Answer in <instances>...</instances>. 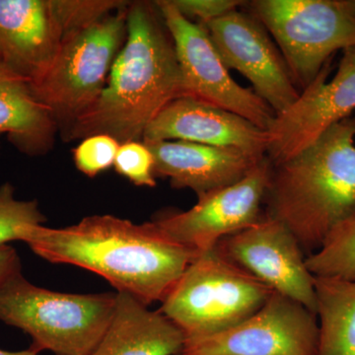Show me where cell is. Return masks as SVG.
Segmentation results:
<instances>
[{"label":"cell","mask_w":355,"mask_h":355,"mask_svg":"<svg viewBox=\"0 0 355 355\" xmlns=\"http://www.w3.org/2000/svg\"><path fill=\"white\" fill-rule=\"evenodd\" d=\"M144 142L153 153L155 177L167 178L173 188L191 189L197 196L238 183L266 157L182 140Z\"/></svg>","instance_id":"cell-16"},{"label":"cell","mask_w":355,"mask_h":355,"mask_svg":"<svg viewBox=\"0 0 355 355\" xmlns=\"http://www.w3.org/2000/svg\"><path fill=\"white\" fill-rule=\"evenodd\" d=\"M272 293L214 247L191 261L161 302L160 311L183 331L187 340L205 338L249 319Z\"/></svg>","instance_id":"cell-5"},{"label":"cell","mask_w":355,"mask_h":355,"mask_svg":"<svg viewBox=\"0 0 355 355\" xmlns=\"http://www.w3.org/2000/svg\"><path fill=\"white\" fill-rule=\"evenodd\" d=\"M318 355H355V282L315 277Z\"/></svg>","instance_id":"cell-19"},{"label":"cell","mask_w":355,"mask_h":355,"mask_svg":"<svg viewBox=\"0 0 355 355\" xmlns=\"http://www.w3.org/2000/svg\"><path fill=\"white\" fill-rule=\"evenodd\" d=\"M270 170L272 162L266 156L238 183L198 196L191 209L162 214L153 222L172 240L195 253L209 251L224 237L263 218L261 207Z\"/></svg>","instance_id":"cell-9"},{"label":"cell","mask_w":355,"mask_h":355,"mask_svg":"<svg viewBox=\"0 0 355 355\" xmlns=\"http://www.w3.org/2000/svg\"><path fill=\"white\" fill-rule=\"evenodd\" d=\"M114 169L135 186H156L153 153L144 141L121 144L114 163Z\"/></svg>","instance_id":"cell-24"},{"label":"cell","mask_w":355,"mask_h":355,"mask_svg":"<svg viewBox=\"0 0 355 355\" xmlns=\"http://www.w3.org/2000/svg\"><path fill=\"white\" fill-rule=\"evenodd\" d=\"M25 243L44 260L97 273L146 306L162 302L198 256L153 221L112 216L85 217L65 228L40 226Z\"/></svg>","instance_id":"cell-1"},{"label":"cell","mask_w":355,"mask_h":355,"mask_svg":"<svg viewBox=\"0 0 355 355\" xmlns=\"http://www.w3.org/2000/svg\"><path fill=\"white\" fill-rule=\"evenodd\" d=\"M127 38L106 86L65 141L107 135L120 144L142 141L151 121L184 97L174 42L155 1L130 2Z\"/></svg>","instance_id":"cell-2"},{"label":"cell","mask_w":355,"mask_h":355,"mask_svg":"<svg viewBox=\"0 0 355 355\" xmlns=\"http://www.w3.org/2000/svg\"><path fill=\"white\" fill-rule=\"evenodd\" d=\"M46 220L37 200H18L12 184L0 186V246L16 240L25 242Z\"/></svg>","instance_id":"cell-21"},{"label":"cell","mask_w":355,"mask_h":355,"mask_svg":"<svg viewBox=\"0 0 355 355\" xmlns=\"http://www.w3.org/2000/svg\"><path fill=\"white\" fill-rule=\"evenodd\" d=\"M173 6L187 19L198 20V24L205 25L234 11L246 1L242 0H171Z\"/></svg>","instance_id":"cell-25"},{"label":"cell","mask_w":355,"mask_h":355,"mask_svg":"<svg viewBox=\"0 0 355 355\" xmlns=\"http://www.w3.org/2000/svg\"><path fill=\"white\" fill-rule=\"evenodd\" d=\"M317 315L273 291L253 316L227 331L186 340L182 355H318Z\"/></svg>","instance_id":"cell-10"},{"label":"cell","mask_w":355,"mask_h":355,"mask_svg":"<svg viewBox=\"0 0 355 355\" xmlns=\"http://www.w3.org/2000/svg\"><path fill=\"white\" fill-rule=\"evenodd\" d=\"M155 3L174 42L184 97L227 110L268 130L275 112L254 91L242 87L232 78L207 30L184 17L171 0Z\"/></svg>","instance_id":"cell-8"},{"label":"cell","mask_w":355,"mask_h":355,"mask_svg":"<svg viewBox=\"0 0 355 355\" xmlns=\"http://www.w3.org/2000/svg\"><path fill=\"white\" fill-rule=\"evenodd\" d=\"M64 40L51 0H0V58L16 76L40 80Z\"/></svg>","instance_id":"cell-15"},{"label":"cell","mask_w":355,"mask_h":355,"mask_svg":"<svg viewBox=\"0 0 355 355\" xmlns=\"http://www.w3.org/2000/svg\"><path fill=\"white\" fill-rule=\"evenodd\" d=\"M22 272L17 252L9 245L0 246V286L16 273Z\"/></svg>","instance_id":"cell-26"},{"label":"cell","mask_w":355,"mask_h":355,"mask_svg":"<svg viewBox=\"0 0 355 355\" xmlns=\"http://www.w3.org/2000/svg\"><path fill=\"white\" fill-rule=\"evenodd\" d=\"M202 26L226 67L246 77L254 92L275 114L286 111L298 99L300 90L282 53L251 13L236 9Z\"/></svg>","instance_id":"cell-13"},{"label":"cell","mask_w":355,"mask_h":355,"mask_svg":"<svg viewBox=\"0 0 355 355\" xmlns=\"http://www.w3.org/2000/svg\"><path fill=\"white\" fill-rule=\"evenodd\" d=\"M64 40L109 14L128 6L125 0H51Z\"/></svg>","instance_id":"cell-22"},{"label":"cell","mask_w":355,"mask_h":355,"mask_svg":"<svg viewBox=\"0 0 355 355\" xmlns=\"http://www.w3.org/2000/svg\"><path fill=\"white\" fill-rule=\"evenodd\" d=\"M58 132L50 110L39 101L31 84L6 67H0V137L29 156L53 148Z\"/></svg>","instance_id":"cell-18"},{"label":"cell","mask_w":355,"mask_h":355,"mask_svg":"<svg viewBox=\"0 0 355 355\" xmlns=\"http://www.w3.org/2000/svg\"><path fill=\"white\" fill-rule=\"evenodd\" d=\"M316 277L355 282V216L338 226L316 253L306 258Z\"/></svg>","instance_id":"cell-20"},{"label":"cell","mask_w":355,"mask_h":355,"mask_svg":"<svg viewBox=\"0 0 355 355\" xmlns=\"http://www.w3.org/2000/svg\"><path fill=\"white\" fill-rule=\"evenodd\" d=\"M216 248L273 291L317 315L315 277L306 266L307 257L297 240L284 224L263 214L258 223L224 237Z\"/></svg>","instance_id":"cell-12"},{"label":"cell","mask_w":355,"mask_h":355,"mask_svg":"<svg viewBox=\"0 0 355 355\" xmlns=\"http://www.w3.org/2000/svg\"><path fill=\"white\" fill-rule=\"evenodd\" d=\"M345 10L349 13V15L355 20V0H340Z\"/></svg>","instance_id":"cell-28"},{"label":"cell","mask_w":355,"mask_h":355,"mask_svg":"<svg viewBox=\"0 0 355 355\" xmlns=\"http://www.w3.org/2000/svg\"><path fill=\"white\" fill-rule=\"evenodd\" d=\"M116 294H69L42 288L16 273L0 286V321L55 355H91L113 317Z\"/></svg>","instance_id":"cell-4"},{"label":"cell","mask_w":355,"mask_h":355,"mask_svg":"<svg viewBox=\"0 0 355 355\" xmlns=\"http://www.w3.org/2000/svg\"><path fill=\"white\" fill-rule=\"evenodd\" d=\"M39 354V350L33 347L32 345L30 349L21 350V352H6V350L0 349V355H38Z\"/></svg>","instance_id":"cell-27"},{"label":"cell","mask_w":355,"mask_h":355,"mask_svg":"<svg viewBox=\"0 0 355 355\" xmlns=\"http://www.w3.org/2000/svg\"><path fill=\"white\" fill-rule=\"evenodd\" d=\"M263 214L296 238L306 257L355 216V116L338 121L293 157L272 164Z\"/></svg>","instance_id":"cell-3"},{"label":"cell","mask_w":355,"mask_h":355,"mask_svg":"<svg viewBox=\"0 0 355 355\" xmlns=\"http://www.w3.org/2000/svg\"><path fill=\"white\" fill-rule=\"evenodd\" d=\"M250 12L279 44L299 90L336 51L355 48V20L340 0H254Z\"/></svg>","instance_id":"cell-7"},{"label":"cell","mask_w":355,"mask_h":355,"mask_svg":"<svg viewBox=\"0 0 355 355\" xmlns=\"http://www.w3.org/2000/svg\"><path fill=\"white\" fill-rule=\"evenodd\" d=\"M186 336L160 310L116 293L113 317L91 355H182Z\"/></svg>","instance_id":"cell-17"},{"label":"cell","mask_w":355,"mask_h":355,"mask_svg":"<svg viewBox=\"0 0 355 355\" xmlns=\"http://www.w3.org/2000/svg\"><path fill=\"white\" fill-rule=\"evenodd\" d=\"M324 65L286 111L275 114L268 128V158L272 164L293 157L316 141L331 125L355 111V48L343 51L335 76Z\"/></svg>","instance_id":"cell-11"},{"label":"cell","mask_w":355,"mask_h":355,"mask_svg":"<svg viewBox=\"0 0 355 355\" xmlns=\"http://www.w3.org/2000/svg\"><path fill=\"white\" fill-rule=\"evenodd\" d=\"M171 139L231 147L260 158L265 157L270 144L268 130L239 114L191 97L169 103L147 127L142 141Z\"/></svg>","instance_id":"cell-14"},{"label":"cell","mask_w":355,"mask_h":355,"mask_svg":"<svg viewBox=\"0 0 355 355\" xmlns=\"http://www.w3.org/2000/svg\"><path fill=\"white\" fill-rule=\"evenodd\" d=\"M120 142L107 135H95L81 140L73 149L77 169L93 178L113 167Z\"/></svg>","instance_id":"cell-23"},{"label":"cell","mask_w":355,"mask_h":355,"mask_svg":"<svg viewBox=\"0 0 355 355\" xmlns=\"http://www.w3.org/2000/svg\"><path fill=\"white\" fill-rule=\"evenodd\" d=\"M4 67L3 64H2L1 58H0V67Z\"/></svg>","instance_id":"cell-29"},{"label":"cell","mask_w":355,"mask_h":355,"mask_svg":"<svg viewBox=\"0 0 355 355\" xmlns=\"http://www.w3.org/2000/svg\"><path fill=\"white\" fill-rule=\"evenodd\" d=\"M128 6L67 37L48 71L30 83L64 139L106 86L127 38Z\"/></svg>","instance_id":"cell-6"}]
</instances>
